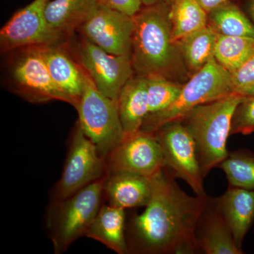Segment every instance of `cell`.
<instances>
[{
  "mask_svg": "<svg viewBox=\"0 0 254 254\" xmlns=\"http://www.w3.org/2000/svg\"><path fill=\"white\" fill-rule=\"evenodd\" d=\"M152 193L143 213L130 223V251L143 254L200 253L196 229L208 195L191 196L164 168L150 177Z\"/></svg>",
  "mask_w": 254,
  "mask_h": 254,
  "instance_id": "obj_1",
  "label": "cell"
},
{
  "mask_svg": "<svg viewBox=\"0 0 254 254\" xmlns=\"http://www.w3.org/2000/svg\"><path fill=\"white\" fill-rule=\"evenodd\" d=\"M133 18L131 60L135 75L163 76L180 83L190 77L173 40L170 5L162 1L143 6Z\"/></svg>",
  "mask_w": 254,
  "mask_h": 254,
  "instance_id": "obj_2",
  "label": "cell"
},
{
  "mask_svg": "<svg viewBox=\"0 0 254 254\" xmlns=\"http://www.w3.org/2000/svg\"><path fill=\"white\" fill-rule=\"evenodd\" d=\"M237 93L198 105L181 122L193 136L200 170L205 177L226 158L234 112L243 99Z\"/></svg>",
  "mask_w": 254,
  "mask_h": 254,
  "instance_id": "obj_3",
  "label": "cell"
},
{
  "mask_svg": "<svg viewBox=\"0 0 254 254\" xmlns=\"http://www.w3.org/2000/svg\"><path fill=\"white\" fill-rule=\"evenodd\" d=\"M232 93L230 73L216 60H212L184 83L181 93L173 104L160 113L148 115L141 130L155 133L169 123L181 121L195 107Z\"/></svg>",
  "mask_w": 254,
  "mask_h": 254,
  "instance_id": "obj_4",
  "label": "cell"
},
{
  "mask_svg": "<svg viewBox=\"0 0 254 254\" xmlns=\"http://www.w3.org/2000/svg\"><path fill=\"white\" fill-rule=\"evenodd\" d=\"M106 176L65 199L55 201V214L50 222L55 254L66 252L75 241L86 235L101 207Z\"/></svg>",
  "mask_w": 254,
  "mask_h": 254,
  "instance_id": "obj_5",
  "label": "cell"
},
{
  "mask_svg": "<svg viewBox=\"0 0 254 254\" xmlns=\"http://www.w3.org/2000/svg\"><path fill=\"white\" fill-rule=\"evenodd\" d=\"M76 110L82 131L94 143L100 156L106 158L125 136L118 101L103 94L87 74Z\"/></svg>",
  "mask_w": 254,
  "mask_h": 254,
  "instance_id": "obj_6",
  "label": "cell"
},
{
  "mask_svg": "<svg viewBox=\"0 0 254 254\" xmlns=\"http://www.w3.org/2000/svg\"><path fill=\"white\" fill-rule=\"evenodd\" d=\"M9 54V78L14 91L20 96L32 103L53 100L68 103L50 76L41 47L22 48Z\"/></svg>",
  "mask_w": 254,
  "mask_h": 254,
  "instance_id": "obj_7",
  "label": "cell"
},
{
  "mask_svg": "<svg viewBox=\"0 0 254 254\" xmlns=\"http://www.w3.org/2000/svg\"><path fill=\"white\" fill-rule=\"evenodd\" d=\"M70 47L95 87L103 94L118 101L124 86L135 74L131 58L108 53L82 36L73 48L71 44Z\"/></svg>",
  "mask_w": 254,
  "mask_h": 254,
  "instance_id": "obj_8",
  "label": "cell"
},
{
  "mask_svg": "<svg viewBox=\"0 0 254 254\" xmlns=\"http://www.w3.org/2000/svg\"><path fill=\"white\" fill-rule=\"evenodd\" d=\"M107 175L105 159L100 156L94 143L85 135L77 123L71 137L63 174L55 187V201L71 196Z\"/></svg>",
  "mask_w": 254,
  "mask_h": 254,
  "instance_id": "obj_9",
  "label": "cell"
},
{
  "mask_svg": "<svg viewBox=\"0 0 254 254\" xmlns=\"http://www.w3.org/2000/svg\"><path fill=\"white\" fill-rule=\"evenodd\" d=\"M50 0H33L18 10L0 31V50L4 54L29 47H45L69 41L53 31L45 9Z\"/></svg>",
  "mask_w": 254,
  "mask_h": 254,
  "instance_id": "obj_10",
  "label": "cell"
},
{
  "mask_svg": "<svg viewBox=\"0 0 254 254\" xmlns=\"http://www.w3.org/2000/svg\"><path fill=\"white\" fill-rule=\"evenodd\" d=\"M153 133L161 146L165 168L175 178L186 182L195 195H207L195 141L184 124L173 122Z\"/></svg>",
  "mask_w": 254,
  "mask_h": 254,
  "instance_id": "obj_11",
  "label": "cell"
},
{
  "mask_svg": "<svg viewBox=\"0 0 254 254\" xmlns=\"http://www.w3.org/2000/svg\"><path fill=\"white\" fill-rule=\"evenodd\" d=\"M105 163L108 174L127 172L149 178L165 167L163 151L155 133L142 130L125 136L105 158Z\"/></svg>",
  "mask_w": 254,
  "mask_h": 254,
  "instance_id": "obj_12",
  "label": "cell"
},
{
  "mask_svg": "<svg viewBox=\"0 0 254 254\" xmlns=\"http://www.w3.org/2000/svg\"><path fill=\"white\" fill-rule=\"evenodd\" d=\"M133 16L99 4L78 33L108 53L131 58Z\"/></svg>",
  "mask_w": 254,
  "mask_h": 254,
  "instance_id": "obj_13",
  "label": "cell"
},
{
  "mask_svg": "<svg viewBox=\"0 0 254 254\" xmlns=\"http://www.w3.org/2000/svg\"><path fill=\"white\" fill-rule=\"evenodd\" d=\"M69 41L41 47V49L50 76L68 104L76 108L83 93L87 73L73 54Z\"/></svg>",
  "mask_w": 254,
  "mask_h": 254,
  "instance_id": "obj_14",
  "label": "cell"
},
{
  "mask_svg": "<svg viewBox=\"0 0 254 254\" xmlns=\"http://www.w3.org/2000/svg\"><path fill=\"white\" fill-rule=\"evenodd\" d=\"M196 240L200 253L242 254L234 240L230 227L215 203L209 198L196 229Z\"/></svg>",
  "mask_w": 254,
  "mask_h": 254,
  "instance_id": "obj_15",
  "label": "cell"
},
{
  "mask_svg": "<svg viewBox=\"0 0 254 254\" xmlns=\"http://www.w3.org/2000/svg\"><path fill=\"white\" fill-rule=\"evenodd\" d=\"M104 193L109 205L124 209L146 206L152 193L150 178L138 174L117 172L108 174Z\"/></svg>",
  "mask_w": 254,
  "mask_h": 254,
  "instance_id": "obj_16",
  "label": "cell"
},
{
  "mask_svg": "<svg viewBox=\"0 0 254 254\" xmlns=\"http://www.w3.org/2000/svg\"><path fill=\"white\" fill-rule=\"evenodd\" d=\"M215 201L231 230L235 243L242 250L244 240L254 222V190L230 187Z\"/></svg>",
  "mask_w": 254,
  "mask_h": 254,
  "instance_id": "obj_17",
  "label": "cell"
},
{
  "mask_svg": "<svg viewBox=\"0 0 254 254\" xmlns=\"http://www.w3.org/2000/svg\"><path fill=\"white\" fill-rule=\"evenodd\" d=\"M99 4V0H50L45 16L53 31L71 39Z\"/></svg>",
  "mask_w": 254,
  "mask_h": 254,
  "instance_id": "obj_18",
  "label": "cell"
},
{
  "mask_svg": "<svg viewBox=\"0 0 254 254\" xmlns=\"http://www.w3.org/2000/svg\"><path fill=\"white\" fill-rule=\"evenodd\" d=\"M118 105L125 136L140 131L149 114L146 78L133 75L120 91Z\"/></svg>",
  "mask_w": 254,
  "mask_h": 254,
  "instance_id": "obj_19",
  "label": "cell"
},
{
  "mask_svg": "<svg viewBox=\"0 0 254 254\" xmlns=\"http://www.w3.org/2000/svg\"><path fill=\"white\" fill-rule=\"evenodd\" d=\"M125 209L101 205L85 236L98 241L115 253H128L125 234Z\"/></svg>",
  "mask_w": 254,
  "mask_h": 254,
  "instance_id": "obj_20",
  "label": "cell"
},
{
  "mask_svg": "<svg viewBox=\"0 0 254 254\" xmlns=\"http://www.w3.org/2000/svg\"><path fill=\"white\" fill-rule=\"evenodd\" d=\"M218 36L213 28L207 26L177 42L190 76L215 59V46Z\"/></svg>",
  "mask_w": 254,
  "mask_h": 254,
  "instance_id": "obj_21",
  "label": "cell"
},
{
  "mask_svg": "<svg viewBox=\"0 0 254 254\" xmlns=\"http://www.w3.org/2000/svg\"><path fill=\"white\" fill-rule=\"evenodd\" d=\"M208 26L220 36L254 39V23L235 1H229L208 13Z\"/></svg>",
  "mask_w": 254,
  "mask_h": 254,
  "instance_id": "obj_22",
  "label": "cell"
},
{
  "mask_svg": "<svg viewBox=\"0 0 254 254\" xmlns=\"http://www.w3.org/2000/svg\"><path fill=\"white\" fill-rule=\"evenodd\" d=\"M170 19L174 41H179L208 26V13L195 0H173Z\"/></svg>",
  "mask_w": 254,
  "mask_h": 254,
  "instance_id": "obj_23",
  "label": "cell"
},
{
  "mask_svg": "<svg viewBox=\"0 0 254 254\" xmlns=\"http://www.w3.org/2000/svg\"><path fill=\"white\" fill-rule=\"evenodd\" d=\"M218 168L225 173L230 187L254 190V152L248 149L228 152Z\"/></svg>",
  "mask_w": 254,
  "mask_h": 254,
  "instance_id": "obj_24",
  "label": "cell"
},
{
  "mask_svg": "<svg viewBox=\"0 0 254 254\" xmlns=\"http://www.w3.org/2000/svg\"><path fill=\"white\" fill-rule=\"evenodd\" d=\"M254 52V38L219 35L215 46V60L231 73L243 64Z\"/></svg>",
  "mask_w": 254,
  "mask_h": 254,
  "instance_id": "obj_25",
  "label": "cell"
},
{
  "mask_svg": "<svg viewBox=\"0 0 254 254\" xmlns=\"http://www.w3.org/2000/svg\"><path fill=\"white\" fill-rule=\"evenodd\" d=\"M145 78L149 108L148 115L160 113L173 104L181 93L184 84L163 76Z\"/></svg>",
  "mask_w": 254,
  "mask_h": 254,
  "instance_id": "obj_26",
  "label": "cell"
},
{
  "mask_svg": "<svg viewBox=\"0 0 254 254\" xmlns=\"http://www.w3.org/2000/svg\"><path fill=\"white\" fill-rule=\"evenodd\" d=\"M254 133V95L245 96L237 105L232 119L230 135L247 136Z\"/></svg>",
  "mask_w": 254,
  "mask_h": 254,
  "instance_id": "obj_27",
  "label": "cell"
},
{
  "mask_svg": "<svg viewBox=\"0 0 254 254\" xmlns=\"http://www.w3.org/2000/svg\"><path fill=\"white\" fill-rule=\"evenodd\" d=\"M233 93L248 96L254 95V52L243 64L230 73Z\"/></svg>",
  "mask_w": 254,
  "mask_h": 254,
  "instance_id": "obj_28",
  "label": "cell"
},
{
  "mask_svg": "<svg viewBox=\"0 0 254 254\" xmlns=\"http://www.w3.org/2000/svg\"><path fill=\"white\" fill-rule=\"evenodd\" d=\"M99 2L130 16H135L143 7L141 0H99Z\"/></svg>",
  "mask_w": 254,
  "mask_h": 254,
  "instance_id": "obj_29",
  "label": "cell"
},
{
  "mask_svg": "<svg viewBox=\"0 0 254 254\" xmlns=\"http://www.w3.org/2000/svg\"><path fill=\"white\" fill-rule=\"evenodd\" d=\"M198 4L206 11L210 12L212 10L216 9L218 6L229 2V1H236L240 0H195Z\"/></svg>",
  "mask_w": 254,
  "mask_h": 254,
  "instance_id": "obj_30",
  "label": "cell"
},
{
  "mask_svg": "<svg viewBox=\"0 0 254 254\" xmlns=\"http://www.w3.org/2000/svg\"><path fill=\"white\" fill-rule=\"evenodd\" d=\"M244 11L254 23V0H244Z\"/></svg>",
  "mask_w": 254,
  "mask_h": 254,
  "instance_id": "obj_31",
  "label": "cell"
},
{
  "mask_svg": "<svg viewBox=\"0 0 254 254\" xmlns=\"http://www.w3.org/2000/svg\"><path fill=\"white\" fill-rule=\"evenodd\" d=\"M143 6H150L164 1V0H141Z\"/></svg>",
  "mask_w": 254,
  "mask_h": 254,
  "instance_id": "obj_32",
  "label": "cell"
},
{
  "mask_svg": "<svg viewBox=\"0 0 254 254\" xmlns=\"http://www.w3.org/2000/svg\"><path fill=\"white\" fill-rule=\"evenodd\" d=\"M172 1H173V0H164V1H165V2H166L167 4H168L169 5L170 4V3H171Z\"/></svg>",
  "mask_w": 254,
  "mask_h": 254,
  "instance_id": "obj_33",
  "label": "cell"
}]
</instances>
